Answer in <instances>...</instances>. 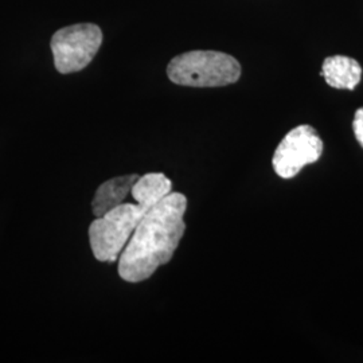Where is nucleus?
Listing matches in <instances>:
<instances>
[{"label": "nucleus", "instance_id": "f257e3e1", "mask_svg": "<svg viewBox=\"0 0 363 363\" xmlns=\"http://www.w3.org/2000/svg\"><path fill=\"white\" fill-rule=\"evenodd\" d=\"M187 198L171 193L150 208L118 257V276L128 283L150 279L172 259L186 232Z\"/></svg>", "mask_w": 363, "mask_h": 363}, {"label": "nucleus", "instance_id": "f03ea898", "mask_svg": "<svg viewBox=\"0 0 363 363\" xmlns=\"http://www.w3.org/2000/svg\"><path fill=\"white\" fill-rule=\"evenodd\" d=\"M167 76L182 86L217 88L237 82L241 77V65L226 52L194 50L171 60Z\"/></svg>", "mask_w": 363, "mask_h": 363}, {"label": "nucleus", "instance_id": "7ed1b4c3", "mask_svg": "<svg viewBox=\"0 0 363 363\" xmlns=\"http://www.w3.org/2000/svg\"><path fill=\"white\" fill-rule=\"evenodd\" d=\"M147 211L139 203H121L97 217L89 228L93 256L101 262H115Z\"/></svg>", "mask_w": 363, "mask_h": 363}, {"label": "nucleus", "instance_id": "20e7f679", "mask_svg": "<svg viewBox=\"0 0 363 363\" xmlns=\"http://www.w3.org/2000/svg\"><path fill=\"white\" fill-rule=\"evenodd\" d=\"M101 43V28L93 23H79L58 30L50 43L57 70L62 74L82 70L91 64Z\"/></svg>", "mask_w": 363, "mask_h": 363}, {"label": "nucleus", "instance_id": "39448f33", "mask_svg": "<svg viewBox=\"0 0 363 363\" xmlns=\"http://www.w3.org/2000/svg\"><path fill=\"white\" fill-rule=\"evenodd\" d=\"M323 154V140L316 130L303 124L289 130L273 154V169L283 179L296 177L303 167L312 164Z\"/></svg>", "mask_w": 363, "mask_h": 363}, {"label": "nucleus", "instance_id": "423d86ee", "mask_svg": "<svg viewBox=\"0 0 363 363\" xmlns=\"http://www.w3.org/2000/svg\"><path fill=\"white\" fill-rule=\"evenodd\" d=\"M138 179V174H130L104 182L97 189L91 202V210L94 217H103L118 205L124 203L125 198L130 194L132 187Z\"/></svg>", "mask_w": 363, "mask_h": 363}, {"label": "nucleus", "instance_id": "0eeeda50", "mask_svg": "<svg viewBox=\"0 0 363 363\" xmlns=\"http://www.w3.org/2000/svg\"><path fill=\"white\" fill-rule=\"evenodd\" d=\"M322 76L331 88L354 91L361 82L362 67L354 58L333 55L325 58L322 66Z\"/></svg>", "mask_w": 363, "mask_h": 363}, {"label": "nucleus", "instance_id": "6e6552de", "mask_svg": "<svg viewBox=\"0 0 363 363\" xmlns=\"http://www.w3.org/2000/svg\"><path fill=\"white\" fill-rule=\"evenodd\" d=\"M171 193L172 182L164 174L150 172L143 177H139V179L132 187L130 195L136 201V203L150 210Z\"/></svg>", "mask_w": 363, "mask_h": 363}, {"label": "nucleus", "instance_id": "1a4fd4ad", "mask_svg": "<svg viewBox=\"0 0 363 363\" xmlns=\"http://www.w3.org/2000/svg\"><path fill=\"white\" fill-rule=\"evenodd\" d=\"M352 130H354L355 139L358 140V143L361 144V147L363 148V106L355 112L354 121H352Z\"/></svg>", "mask_w": 363, "mask_h": 363}]
</instances>
